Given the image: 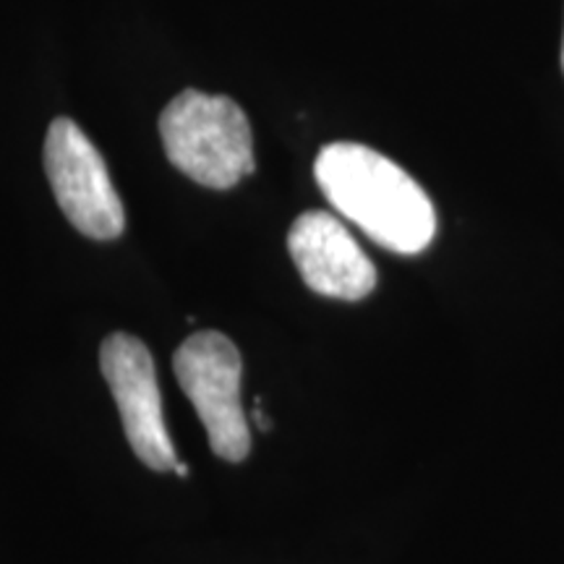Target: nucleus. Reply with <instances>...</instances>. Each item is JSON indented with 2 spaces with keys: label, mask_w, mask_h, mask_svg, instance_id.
I'll return each instance as SVG.
<instances>
[{
  "label": "nucleus",
  "mask_w": 564,
  "mask_h": 564,
  "mask_svg": "<svg viewBox=\"0 0 564 564\" xmlns=\"http://www.w3.org/2000/svg\"><path fill=\"white\" fill-rule=\"evenodd\" d=\"M288 249L301 280L327 299L361 301L377 285L371 259L329 212L301 215L288 232Z\"/></svg>",
  "instance_id": "obj_6"
},
{
  "label": "nucleus",
  "mask_w": 564,
  "mask_h": 564,
  "mask_svg": "<svg viewBox=\"0 0 564 564\" xmlns=\"http://www.w3.org/2000/svg\"><path fill=\"white\" fill-rule=\"evenodd\" d=\"M253 421H257V426L262 429V432H270V429H272V421L267 419V415L259 411V408H257V411H253Z\"/></svg>",
  "instance_id": "obj_7"
},
{
  "label": "nucleus",
  "mask_w": 564,
  "mask_h": 564,
  "mask_svg": "<svg viewBox=\"0 0 564 564\" xmlns=\"http://www.w3.org/2000/svg\"><path fill=\"white\" fill-rule=\"evenodd\" d=\"M45 171L63 215L84 236L110 241L123 232V204L102 154L70 118H55L45 139Z\"/></svg>",
  "instance_id": "obj_4"
},
{
  "label": "nucleus",
  "mask_w": 564,
  "mask_h": 564,
  "mask_svg": "<svg viewBox=\"0 0 564 564\" xmlns=\"http://www.w3.org/2000/svg\"><path fill=\"white\" fill-rule=\"evenodd\" d=\"M167 160L207 188H232L253 173V137L230 97L186 89L160 116Z\"/></svg>",
  "instance_id": "obj_2"
},
{
  "label": "nucleus",
  "mask_w": 564,
  "mask_h": 564,
  "mask_svg": "<svg viewBox=\"0 0 564 564\" xmlns=\"http://www.w3.org/2000/svg\"><path fill=\"white\" fill-rule=\"evenodd\" d=\"M562 68H564V42H562Z\"/></svg>",
  "instance_id": "obj_9"
},
{
  "label": "nucleus",
  "mask_w": 564,
  "mask_h": 564,
  "mask_svg": "<svg viewBox=\"0 0 564 564\" xmlns=\"http://www.w3.org/2000/svg\"><path fill=\"white\" fill-rule=\"evenodd\" d=\"M316 183L345 220L394 253H421L436 236L429 194L398 162L356 141H335L319 152Z\"/></svg>",
  "instance_id": "obj_1"
},
{
  "label": "nucleus",
  "mask_w": 564,
  "mask_h": 564,
  "mask_svg": "<svg viewBox=\"0 0 564 564\" xmlns=\"http://www.w3.org/2000/svg\"><path fill=\"white\" fill-rule=\"evenodd\" d=\"M173 369L207 429L212 453L243 463L251 453V434L241 403L243 361L230 337L215 329L192 335L175 350Z\"/></svg>",
  "instance_id": "obj_3"
},
{
  "label": "nucleus",
  "mask_w": 564,
  "mask_h": 564,
  "mask_svg": "<svg viewBox=\"0 0 564 564\" xmlns=\"http://www.w3.org/2000/svg\"><path fill=\"white\" fill-rule=\"evenodd\" d=\"M100 366L133 453L152 470H173L178 455L165 429L158 373L147 345L126 333L110 335L102 343Z\"/></svg>",
  "instance_id": "obj_5"
},
{
  "label": "nucleus",
  "mask_w": 564,
  "mask_h": 564,
  "mask_svg": "<svg viewBox=\"0 0 564 564\" xmlns=\"http://www.w3.org/2000/svg\"><path fill=\"white\" fill-rule=\"evenodd\" d=\"M175 474H178V476H188V468H186V465H183L181 460H178V465H175Z\"/></svg>",
  "instance_id": "obj_8"
}]
</instances>
